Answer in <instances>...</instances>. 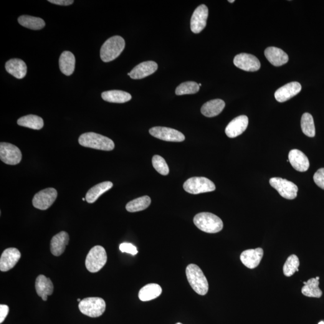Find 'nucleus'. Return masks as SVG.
Returning <instances> with one entry per match:
<instances>
[{"mask_svg": "<svg viewBox=\"0 0 324 324\" xmlns=\"http://www.w3.org/2000/svg\"><path fill=\"white\" fill-rule=\"evenodd\" d=\"M107 262L106 250L101 245H96L86 257L85 267L90 272L95 273L102 269Z\"/></svg>", "mask_w": 324, "mask_h": 324, "instance_id": "39448f33", "label": "nucleus"}, {"mask_svg": "<svg viewBox=\"0 0 324 324\" xmlns=\"http://www.w3.org/2000/svg\"><path fill=\"white\" fill-rule=\"evenodd\" d=\"M0 159L4 163L16 165L22 160V153L18 147L12 144H0Z\"/></svg>", "mask_w": 324, "mask_h": 324, "instance_id": "1a4fd4ad", "label": "nucleus"}, {"mask_svg": "<svg viewBox=\"0 0 324 324\" xmlns=\"http://www.w3.org/2000/svg\"><path fill=\"white\" fill-rule=\"evenodd\" d=\"M151 198L148 196H144L132 200L126 205V209L130 212L143 211L147 209L151 204Z\"/></svg>", "mask_w": 324, "mask_h": 324, "instance_id": "2f4dec72", "label": "nucleus"}, {"mask_svg": "<svg viewBox=\"0 0 324 324\" xmlns=\"http://www.w3.org/2000/svg\"><path fill=\"white\" fill-rule=\"evenodd\" d=\"M77 300H78V301H79V302H81V300L80 299V298H78V299Z\"/></svg>", "mask_w": 324, "mask_h": 324, "instance_id": "c03bdc74", "label": "nucleus"}, {"mask_svg": "<svg viewBox=\"0 0 324 324\" xmlns=\"http://www.w3.org/2000/svg\"><path fill=\"white\" fill-rule=\"evenodd\" d=\"M5 67L7 72L17 79H22L27 74V67L23 60L17 58L10 60Z\"/></svg>", "mask_w": 324, "mask_h": 324, "instance_id": "5701e85b", "label": "nucleus"}, {"mask_svg": "<svg viewBox=\"0 0 324 324\" xmlns=\"http://www.w3.org/2000/svg\"><path fill=\"white\" fill-rule=\"evenodd\" d=\"M48 1L50 3L60 5V6H69L74 2L73 0H49Z\"/></svg>", "mask_w": 324, "mask_h": 324, "instance_id": "ea45409f", "label": "nucleus"}, {"mask_svg": "<svg viewBox=\"0 0 324 324\" xmlns=\"http://www.w3.org/2000/svg\"><path fill=\"white\" fill-rule=\"evenodd\" d=\"M199 88L198 83L193 81H187L177 87L176 93L178 96L193 95L199 92Z\"/></svg>", "mask_w": 324, "mask_h": 324, "instance_id": "f704fd0d", "label": "nucleus"}, {"mask_svg": "<svg viewBox=\"0 0 324 324\" xmlns=\"http://www.w3.org/2000/svg\"><path fill=\"white\" fill-rule=\"evenodd\" d=\"M264 256L262 248L244 250L240 255V260L244 266L250 269H254L259 265Z\"/></svg>", "mask_w": 324, "mask_h": 324, "instance_id": "dca6fc26", "label": "nucleus"}, {"mask_svg": "<svg viewBox=\"0 0 324 324\" xmlns=\"http://www.w3.org/2000/svg\"><path fill=\"white\" fill-rule=\"evenodd\" d=\"M158 68V65L156 62L148 61L136 65L128 75L133 80L143 79L153 74Z\"/></svg>", "mask_w": 324, "mask_h": 324, "instance_id": "f3484780", "label": "nucleus"}, {"mask_svg": "<svg viewBox=\"0 0 324 324\" xmlns=\"http://www.w3.org/2000/svg\"><path fill=\"white\" fill-rule=\"evenodd\" d=\"M152 163H153L154 169L158 172L159 174L163 176H167L169 173V167L168 164L162 157L159 155L153 156L152 159Z\"/></svg>", "mask_w": 324, "mask_h": 324, "instance_id": "c9c22d12", "label": "nucleus"}, {"mask_svg": "<svg viewBox=\"0 0 324 324\" xmlns=\"http://www.w3.org/2000/svg\"><path fill=\"white\" fill-rule=\"evenodd\" d=\"M21 257V253L16 248H8L4 250L0 258V270L6 272L16 265Z\"/></svg>", "mask_w": 324, "mask_h": 324, "instance_id": "4468645a", "label": "nucleus"}, {"mask_svg": "<svg viewBox=\"0 0 324 324\" xmlns=\"http://www.w3.org/2000/svg\"><path fill=\"white\" fill-rule=\"evenodd\" d=\"M301 127L303 132L308 137L315 136V127L313 118L309 113H305L301 117Z\"/></svg>", "mask_w": 324, "mask_h": 324, "instance_id": "473e14b6", "label": "nucleus"}, {"mask_svg": "<svg viewBox=\"0 0 324 324\" xmlns=\"http://www.w3.org/2000/svg\"><path fill=\"white\" fill-rule=\"evenodd\" d=\"M150 135L161 140L168 142H182L185 139L183 133L176 129L165 127H154L149 130Z\"/></svg>", "mask_w": 324, "mask_h": 324, "instance_id": "9b49d317", "label": "nucleus"}, {"mask_svg": "<svg viewBox=\"0 0 324 324\" xmlns=\"http://www.w3.org/2000/svg\"><path fill=\"white\" fill-rule=\"evenodd\" d=\"M264 54L271 64L275 66H281L289 61V57L282 49L276 47H268L265 50Z\"/></svg>", "mask_w": 324, "mask_h": 324, "instance_id": "aec40b11", "label": "nucleus"}, {"mask_svg": "<svg viewBox=\"0 0 324 324\" xmlns=\"http://www.w3.org/2000/svg\"><path fill=\"white\" fill-rule=\"evenodd\" d=\"M120 250L121 252L135 255L138 254L137 248L131 243H123L120 245Z\"/></svg>", "mask_w": 324, "mask_h": 324, "instance_id": "e433bc0d", "label": "nucleus"}, {"mask_svg": "<svg viewBox=\"0 0 324 324\" xmlns=\"http://www.w3.org/2000/svg\"><path fill=\"white\" fill-rule=\"evenodd\" d=\"M57 191L54 188H47L35 194L32 205L35 209L46 210L50 207L57 197Z\"/></svg>", "mask_w": 324, "mask_h": 324, "instance_id": "9d476101", "label": "nucleus"}, {"mask_svg": "<svg viewBox=\"0 0 324 324\" xmlns=\"http://www.w3.org/2000/svg\"><path fill=\"white\" fill-rule=\"evenodd\" d=\"M82 201H86V199H85V198H82Z\"/></svg>", "mask_w": 324, "mask_h": 324, "instance_id": "a18cd8bd", "label": "nucleus"}, {"mask_svg": "<svg viewBox=\"0 0 324 324\" xmlns=\"http://www.w3.org/2000/svg\"><path fill=\"white\" fill-rule=\"evenodd\" d=\"M37 295L44 301H47L48 295H51L54 291V285L49 278L44 275H39L36 278L35 283Z\"/></svg>", "mask_w": 324, "mask_h": 324, "instance_id": "4be33fe9", "label": "nucleus"}, {"mask_svg": "<svg viewBox=\"0 0 324 324\" xmlns=\"http://www.w3.org/2000/svg\"><path fill=\"white\" fill-rule=\"evenodd\" d=\"M318 324H324V322H323V321H321V322L319 323Z\"/></svg>", "mask_w": 324, "mask_h": 324, "instance_id": "a19ab883", "label": "nucleus"}, {"mask_svg": "<svg viewBox=\"0 0 324 324\" xmlns=\"http://www.w3.org/2000/svg\"><path fill=\"white\" fill-rule=\"evenodd\" d=\"M102 97L106 102L123 103L131 100V96L129 93L121 90H110L102 94Z\"/></svg>", "mask_w": 324, "mask_h": 324, "instance_id": "cd10ccee", "label": "nucleus"}, {"mask_svg": "<svg viewBox=\"0 0 324 324\" xmlns=\"http://www.w3.org/2000/svg\"><path fill=\"white\" fill-rule=\"evenodd\" d=\"M225 107V103L221 99L209 101L202 106L201 113L207 117H214L220 114Z\"/></svg>", "mask_w": 324, "mask_h": 324, "instance_id": "b1692460", "label": "nucleus"}, {"mask_svg": "<svg viewBox=\"0 0 324 324\" xmlns=\"http://www.w3.org/2000/svg\"><path fill=\"white\" fill-rule=\"evenodd\" d=\"M9 308L8 306L5 305H0V323L4 322L5 319L8 315Z\"/></svg>", "mask_w": 324, "mask_h": 324, "instance_id": "58836bf2", "label": "nucleus"}, {"mask_svg": "<svg viewBox=\"0 0 324 324\" xmlns=\"http://www.w3.org/2000/svg\"><path fill=\"white\" fill-rule=\"evenodd\" d=\"M288 160L293 168L297 171L306 172L309 168L310 163L308 157L297 149L290 151Z\"/></svg>", "mask_w": 324, "mask_h": 324, "instance_id": "6ab92c4d", "label": "nucleus"}, {"mask_svg": "<svg viewBox=\"0 0 324 324\" xmlns=\"http://www.w3.org/2000/svg\"><path fill=\"white\" fill-rule=\"evenodd\" d=\"M176 324H183L178 323H177Z\"/></svg>", "mask_w": 324, "mask_h": 324, "instance_id": "de8ad7c7", "label": "nucleus"}, {"mask_svg": "<svg viewBox=\"0 0 324 324\" xmlns=\"http://www.w3.org/2000/svg\"><path fill=\"white\" fill-rule=\"evenodd\" d=\"M81 146L84 147L103 151H112L115 144L112 139L100 134L87 132L82 134L78 139Z\"/></svg>", "mask_w": 324, "mask_h": 324, "instance_id": "f257e3e1", "label": "nucleus"}, {"mask_svg": "<svg viewBox=\"0 0 324 324\" xmlns=\"http://www.w3.org/2000/svg\"><path fill=\"white\" fill-rule=\"evenodd\" d=\"M194 222L197 228L210 234L221 231L224 227L222 220L216 215L210 212H201L196 214Z\"/></svg>", "mask_w": 324, "mask_h": 324, "instance_id": "7ed1b4c3", "label": "nucleus"}, {"mask_svg": "<svg viewBox=\"0 0 324 324\" xmlns=\"http://www.w3.org/2000/svg\"><path fill=\"white\" fill-rule=\"evenodd\" d=\"M184 191L189 194H197L214 191L216 186L213 182L206 177H192L184 183Z\"/></svg>", "mask_w": 324, "mask_h": 324, "instance_id": "0eeeda50", "label": "nucleus"}, {"mask_svg": "<svg viewBox=\"0 0 324 324\" xmlns=\"http://www.w3.org/2000/svg\"><path fill=\"white\" fill-rule=\"evenodd\" d=\"M186 273L189 284L195 292L201 295H206L209 285L201 268L195 264H190L187 267Z\"/></svg>", "mask_w": 324, "mask_h": 324, "instance_id": "f03ea898", "label": "nucleus"}, {"mask_svg": "<svg viewBox=\"0 0 324 324\" xmlns=\"http://www.w3.org/2000/svg\"><path fill=\"white\" fill-rule=\"evenodd\" d=\"M316 279H317L318 280H320V277H316Z\"/></svg>", "mask_w": 324, "mask_h": 324, "instance_id": "37998d69", "label": "nucleus"}, {"mask_svg": "<svg viewBox=\"0 0 324 324\" xmlns=\"http://www.w3.org/2000/svg\"><path fill=\"white\" fill-rule=\"evenodd\" d=\"M17 125L22 127L40 130L44 127V120L40 116L35 115H28L22 116L17 121Z\"/></svg>", "mask_w": 324, "mask_h": 324, "instance_id": "c756f323", "label": "nucleus"}, {"mask_svg": "<svg viewBox=\"0 0 324 324\" xmlns=\"http://www.w3.org/2000/svg\"><path fill=\"white\" fill-rule=\"evenodd\" d=\"M270 184L276 190L281 196L285 199H293L297 196V186L287 179L274 177L270 179Z\"/></svg>", "mask_w": 324, "mask_h": 324, "instance_id": "6e6552de", "label": "nucleus"}, {"mask_svg": "<svg viewBox=\"0 0 324 324\" xmlns=\"http://www.w3.org/2000/svg\"><path fill=\"white\" fill-rule=\"evenodd\" d=\"M301 85L299 82H292L278 88L275 94V99L278 102H285L294 97L301 92Z\"/></svg>", "mask_w": 324, "mask_h": 324, "instance_id": "a211bd4d", "label": "nucleus"}, {"mask_svg": "<svg viewBox=\"0 0 324 324\" xmlns=\"http://www.w3.org/2000/svg\"><path fill=\"white\" fill-rule=\"evenodd\" d=\"M125 48V41L123 37L119 35L111 37L101 48V59L105 63L112 62L120 56Z\"/></svg>", "mask_w": 324, "mask_h": 324, "instance_id": "20e7f679", "label": "nucleus"}, {"mask_svg": "<svg viewBox=\"0 0 324 324\" xmlns=\"http://www.w3.org/2000/svg\"><path fill=\"white\" fill-rule=\"evenodd\" d=\"M314 181L316 185L324 190V168L318 169L314 174Z\"/></svg>", "mask_w": 324, "mask_h": 324, "instance_id": "4c0bfd02", "label": "nucleus"}, {"mask_svg": "<svg viewBox=\"0 0 324 324\" xmlns=\"http://www.w3.org/2000/svg\"><path fill=\"white\" fill-rule=\"evenodd\" d=\"M79 309L81 313L89 317H99L105 312V301L99 297L86 298L80 302Z\"/></svg>", "mask_w": 324, "mask_h": 324, "instance_id": "423d86ee", "label": "nucleus"}, {"mask_svg": "<svg viewBox=\"0 0 324 324\" xmlns=\"http://www.w3.org/2000/svg\"><path fill=\"white\" fill-rule=\"evenodd\" d=\"M249 124L247 116L240 115L233 119L225 129V133L230 138L237 137L246 130Z\"/></svg>", "mask_w": 324, "mask_h": 324, "instance_id": "2eb2a0df", "label": "nucleus"}, {"mask_svg": "<svg viewBox=\"0 0 324 324\" xmlns=\"http://www.w3.org/2000/svg\"><path fill=\"white\" fill-rule=\"evenodd\" d=\"M18 22L22 27L27 29L39 30H41L45 26V22L44 19L40 17L23 15L19 17Z\"/></svg>", "mask_w": 324, "mask_h": 324, "instance_id": "7c9ffc66", "label": "nucleus"}, {"mask_svg": "<svg viewBox=\"0 0 324 324\" xmlns=\"http://www.w3.org/2000/svg\"><path fill=\"white\" fill-rule=\"evenodd\" d=\"M113 187V183L111 181L103 182V183L93 186L86 194V201H87L88 203H94L97 201L98 197L112 188Z\"/></svg>", "mask_w": 324, "mask_h": 324, "instance_id": "393cba45", "label": "nucleus"}, {"mask_svg": "<svg viewBox=\"0 0 324 324\" xmlns=\"http://www.w3.org/2000/svg\"><path fill=\"white\" fill-rule=\"evenodd\" d=\"M69 236L66 232L62 231L54 235L50 241V252L55 257H59L65 252L69 244Z\"/></svg>", "mask_w": 324, "mask_h": 324, "instance_id": "412c9836", "label": "nucleus"}, {"mask_svg": "<svg viewBox=\"0 0 324 324\" xmlns=\"http://www.w3.org/2000/svg\"><path fill=\"white\" fill-rule=\"evenodd\" d=\"M199 87H201V86H202L201 83H199Z\"/></svg>", "mask_w": 324, "mask_h": 324, "instance_id": "49530a36", "label": "nucleus"}, {"mask_svg": "<svg viewBox=\"0 0 324 324\" xmlns=\"http://www.w3.org/2000/svg\"><path fill=\"white\" fill-rule=\"evenodd\" d=\"M304 287L301 292L308 297L320 298L323 295V291L319 287L320 282L316 278H311L307 282H303Z\"/></svg>", "mask_w": 324, "mask_h": 324, "instance_id": "c85d7f7f", "label": "nucleus"}, {"mask_svg": "<svg viewBox=\"0 0 324 324\" xmlns=\"http://www.w3.org/2000/svg\"><path fill=\"white\" fill-rule=\"evenodd\" d=\"M209 16V9L205 4L197 7L192 15L191 21L192 32L197 34L201 32L206 27L207 20Z\"/></svg>", "mask_w": 324, "mask_h": 324, "instance_id": "f8f14e48", "label": "nucleus"}, {"mask_svg": "<svg viewBox=\"0 0 324 324\" xmlns=\"http://www.w3.org/2000/svg\"><path fill=\"white\" fill-rule=\"evenodd\" d=\"M300 265V260L297 255L290 256L285 262L283 268V273L287 277L292 276L296 272H298V267Z\"/></svg>", "mask_w": 324, "mask_h": 324, "instance_id": "72a5a7b5", "label": "nucleus"}, {"mask_svg": "<svg viewBox=\"0 0 324 324\" xmlns=\"http://www.w3.org/2000/svg\"><path fill=\"white\" fill-rule=\"evenodd\" d=\"M234 64L239 69L247 72H256L260 67L259 60L257 57L245 53L236 55L234 59Z\"/></svg>", "mask_w": 324, "mask_h": 324, "instance_id": "ddd939ff", "label": "nucleus"}, {"mask_svg": "<svg viewBox=\"0 0 324 324\" xmlns=\"http://www.w3.org/2000/svg\"><path fill=\"white\" fill-rule=\"evenodd\" d=\"M229 1V2H231V3H232V2H235L234 0H232V1H230V0H229V1Z\"/></svg>", "mask_w": 324, "mask_h": 324, "instance_id": "79ce46f5", "label": "nucleus"}, {"mask_svg": "<svg viewBox=\"0 0 324 324\" xmlns=\"http://www.w3.org/2000/svg\"><path fill=\"white\" fill-rule=\"evenodd\" d=\"M162 292V289L160 285L156 283H150L141 288L138 297L142 301H148L158 298Z\"/></svg>", "mask_w": 324, "mask_h": 324, "instance_id": "bb28decb", "label": "nucleus"}, {"mask_svg": "<svg viewBox=\"0 0 324 324\" xmlns=\"http://www.w3.org/2000/svg\"><path fill=\"white\" fill-rule=\"evenodd\" d=\"M59 66L61 72L66 76L72 75L75 68V55L70 51H64L60 55Z\"/></svg>", "mask_w": 324, "mask_h": 324, "instance_id": "a878e982", "label": "nucleus"}]
</instances>
